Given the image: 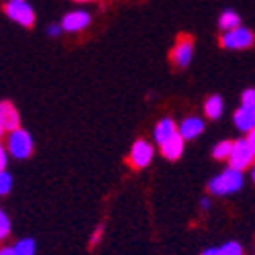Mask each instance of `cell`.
<instances>
[{"label": "cell", "mask_w": 255, "mask_h": 255, "mask_svg": "<svg viewBox=\"0 0 255 255\" xmlns=\"http://www.w3.org/2000/svg\"><path fill=\"white\" fill-rule=\"evenodd\" d=\"M12 186H14L12 174L8 169H2V172H0V196H8L12 192Z\"/></svg>", "instance_id": "18"}, {"label": "cell", "mask_w": 255, "mask_h": 255, "mask_svg": "<svg viewBox=\"0 0 255 255\" xmlns=\"http://www.w3.org/2000/svg\"><path fill=\"white\" fill-rule=\"evenodd\" d=\"M200 255H219V249H217V247H208V249H204Z\"/></svg>", "instance_id": "28"}, {"label": "cell", "mask_w": 255, "mask_h": 255, "mask_svg": "<svg viewBox=\"0 0 255 255\" xmlns=\"http://www.w3.org/2000/svg\"><path fill=\"white\" fill-rule=\"evenodd\" d=\"M210 206H212L210 198H202V200H200V208H204V210H210Z\"/></svg>", "instance_id": "27"}, {"label": "cell", "mask_w": 255, "mask_h": 255, "mask_svg": "<svg viewBox=\"0 0 255 255\" xmlns=\"http://www.w3.org/2000/svg\"><path fill=\"white\" fill-rule=\"evenodd\" d=\"M4 12L6 16L12 20V23L20 25L23 29H31L35 25V8L27 2V0H23V2H6L4 4Z\"/></svg>", "instance_id": "7"}, {"label": "cell", "mask_w": 255, "mask_h": 255, "mask_svg": "<svg viewBox=\"0 0 255 255\" xmlns=\"http://www.w3.org/2000/svg\"><path fill=\"white\" fill-rule=\"evenodd\" d=\"M14 247H16V251H18V255H37V243H35V239H31V237L18 239V241L14 243Z\"/></svg>", "instance_id": "17"}, {"label": "cell", "mask_w": 255, "mask_h": 255, "mask_svg": "<svg viewBox=\"0 0 255 255\" xmlns=\"http://www.w3.org/2000/svg\"><path fill=\"white\" fill-rule=\"evenodd\" d=\"M233 125H235V129L241 131V133H249L255 129V113L245 109V106H239V109L233 113Z\"/></svg>", "instance_id": "13"}, {"label": "cell", "mask_w": 255, "mask_h": 255, "mask_svg": "<svg viewBox=\"0 0 255 255\" xmlns=\"http://www.w3.org/2000/svg\"><path fill=\"white\" fill-rule=\"evenodd\" d=\"M219 249V255H243V245L239 241H227Z\"/></svg>", "instance_id": "20"}, {"label": "cell", "mask_w": 255, "mask_h": 255, "mask_svg": "<svg viewBox=\"0 0 255 255\" xmlns=\"http://www.w3.org/2000/svg\"><path fill=\"white\" fill-rule=\"evenodd\" d=\"M8 151H6V145H2L0 143V172H2V169H6V163H8Z\"/></svg>", "instance_id": "23"}, {"label": "cell", "mask_w": 255, "mask_h": 255, "mask_svg": "<svg viewBox=\"0 0 255 255\" xmlns=\"http://www.w3.org/2000/svg\"><path fill=\"white\" fill-rule=\"evenodd\" d=\"M169 59H172V63L176 68L186 70L194 59V39L190 35H186V33H182L176 41L172 53H169Z\"/></svg>", "instance_id": "4"}, {"label": "cell", "mask_w": 255, "mask_h": 255, "mask_svg": "<svg viewBox=\"0 0 255 255\" xmlns=\"http://www.w3.org/2000/svg\"><path fill=\"white\" fill-rule=\"evenodd\" d=\"M241 106L255 113V88H245L241 92Z\"/></svg>", "instance_id": "21"}, {"label": "cell", "mask_w": 255, "mask_h": 255, "mask_svg": "<svg viewBox=\"0 0 255 255\" xmlns=\"http://www.w3.org/2000/svg\"><path fill=\"white\" fill-rule=\"evenodd\" d=\"M176 133H178V123L174 119H169V117L159 119L157 125L153 127V139H155L157 145L165 143L169 137H174Z\"/></svg>", "instance_id": "12"}, {"label": "cell", "mask_w": 255, "mask_h": 255, "mask_svg": "<svg viewBox=\"0 0 255 255\" xmlns=\"http://www.w3.org/2000/svg\"><path fill=\"white\" fill-rule=\"evenodd\" d=\"M10 231H12V223H10V217L6 212L0 208V241H6L10 237Z\"/></svg>", "instance_id": "19"}, {"label": "cell", "mask_w": 255, "mask_h": 255, "mask_svg": "<svg viewBox=\"0 0 255 255\" xmlns=\"http://www.w3.org/2000/svg\"><path fill=\"white\" fill-rule=\"evenodd\" d=\"M206 129V121L198 115H190L186 119H182V123L178 125V133L184 137V141H194L198 139Z\"/></svg>", "instance_id": "9"}, {"label": "cell", "mask_w": 255, "mask_h": 255, "mask_svg": "<svg viewBox=\"0 0 255 255\" xmlns=\"http://www.w3.org/2000/svg\"><path fill=\"white\" fill-rule=\"evenodd\" d=\"M90 23H92V14L88 12V10H70V12H66L63 14V18H61V29H63V33H70V35H74V33H80V31H84V29H88L90 27Z\"/></svg>", "instance_id": "8"}, {"label": "cell", "mask_w": 255, "mask_h": 255, "mask_svg": "<svg viewBox=\"0 0 255 255\" xmlns=\"http://www.w3.org/2000/svg\"><path fill=\"white\" fill-rule=\"evenodd\" d=\"M6 2H23V0H6Z\"/></svg>", "instance_id": "32"}, {"label": "cell", "mask_w": 255, "mask_h": 255, "mask_svg": "<svg viewBox=\"0 0 255 255\" xmlns=\"http://www.w3.org/2000/svg\"><path fill=\"white\" fill-rule=\"evenodd\" d=\"M153 157H155L153 143H149L147 139H137L131 147V153H129V157H127V161H129V165L133 169H145L153 161Z\"/></svg>", "instance_id": "5"}, {"label": "cell", "mask_w": 255, "mask_h": 255, "mask_svg": "<svg viewBox=\"0 0 255 255\" xmlns=\"http://www.w3.org/2000/svg\"><path fill=\"white\" fill-rule=\"evenodd\" d=\"M219 43L223 49H229V51H243V49H249L253 47L255 43V33L243 25H239L237 29L233 31H227L221 35Z\"/></svg>", "instance_id": "3"}, {"label": "cell", "mask_w": 255, "mask_h": 255, "mask_svg": "<svg viewBox=\"0 0 255 255\" xmlns=\"http://www.w3.org/2000/svg\"><path fill=\"white\" fill-rule=\"evenodd\" d=\"M243 184H245L243 172L229 165L227 169H223L221 174H217L208 182V192L212 196H229V194L239 192V190L243 188Z\"/></svg>", "instance_id": "1"}, {"label": "cell", "mask_w": 255, "mask_h": 255, "mask_svg": "<svg viewBox=\"0 0 255 255\" xmlns=\"http://www.w3.org/2000/svg\"><path fill=\"white\" fill-rule=\"evenodd\" d=\"M61 33H63L61 25H49V27H47V35H49V37H59Z\"/></svg>", "instance_id": "24"}, {"label": "cell", "mask_w": 255, "mask_h": 255, "mask_svg": "<svg viewBox=\"0 0 255 255\" xmlns=\"http://www.w3.org/2000/svg\"><path fill=\"white\" fill-rule=\"evenodd\" d=\"M184 149H186V141L180 133H176L174 137H169L165 143L159 145V151L167 161H178L184 155Z\"/></svg>", "instance_id": "10"}, {"label": "cell", "mask_w": 255, "mask_h": 255, "mask_svg": "<svg viewBox=\"0 0 255 255\" xmlns=\"http://www.w3.org/2000/svg\"><path fill=\"white\" fill-rule=\"evenodd\" d=\"M239 25H241V16H239L235 10L227 8V10H223V12L219 14V29H221L223 33L233 31V29H237Z\"/></svg>", "instance_id": "15"}, {"label": "cell", "mask_w": 255, "mask_h": 255, "mask_svg": "<svg viewBox=\"0 0 255 255\" xmlns=\"http://www.w3.org/2000/svg\"><path fill=\"white\" fill-rule=\"evenodd\" d=\"M102 235H104V225H98V227L94 229V233L90 235V239H88V247H96V245L100 243Z\"/></svg>", "instance_id": "22"}, {"label": "cell", "mask_w": 255, "mask_h": 255, "mask_svg": "<svg viewBox=\"0 0 255 255\" xmlns=\"http://www.w3.org/2000/svg\"><path fill=\"white\" fill-rule=\"evenodd\" d=\"M0 255H18V251L14 245H2L0 247Z\"/></svg>", "instance_id": "25"}, {"label": "cell", "mask_w": 255, "mask_h": 255, "mask_svg": "<svg viewBox=\"0 0 255 255\" xmlns=\"http://www.w3.org/2000/svg\"><path fill=\"white\" fill-rule=\"evenodd\" d=\"M229 165L235 167V169H247L251 167V163H255V151L253 147L247 143V139H237L233 141V149H231V155H229Z\"/></svg>", "instance_id": "6"}, {"label": "cell", "mask_w": 255, "mask_h": 255, "mask_svg": "<svg viewBox=\"0 0 255 255\" xmlns=\"http://www.w3.org/2000/svg\"><path fill=\"white\" fill-rule=\"evenodd\" d=\"M74 2H78V4H86V2H96V0H74Z\"/></svg>", "instance_id": "30"}, {"label": "cell", "mask_w": 255, "mask_h": 255, "mask_svg": "<svg viewBox=\"0 0 255 255\" xmlns=\"http://www.w3.org/2000/svg\"><path fill=\"white\" fill-rule=\"evenodd\" d=\"M6 135V127H4V123L2 121H0V139H2Z\"/></svg>", "instance_id": "29"}, {"label": "cell", "mask_w": 255, "mask_h": 255, "mask_svg": "<svg viewBox=\"0 0 255 255\" xmlns=\"http://www.w3.org/2000/svg\"><path fill=\"white\" fill-rule=\"evenodd\" d=\"M231 149H233V141H229V139L219 141L215 147H212V157L217 161H227L231 155Z\"/></svg>", "instance_id": "16"}, {"label": "cell", "mask_w": 255, "mask_h": 255, "mask_svg": "<svg viewBox=\"0 0 255 255\" xmlns=\"http://www.w3.org/2000/svg\"><path fill=\"white\" fill-rule=\"evenodd\" d=\"M251 180L255 182V163H253V167H251Z\"/></svg>", "instance_id": "31"}, {"label": "cell", "mask_w": 255, "mask_h": 255, "mask_svg": "<svg viewBox=\"0 0 255 255\" xmlns=\"http://www.w3.org/2000/svg\"><path fill=\"white\" fill-rule=\"evenodd\" d=\"M0 121L4 123L6 133L16 131L18 127H20V115H18L16 106L10 100H2V102H0Z\"/></svg>", "instance_id": "11"}, {"label": "cell", "mask_w": 255, "mask_h": 255, "mask_svg": "<svg viewBox=\"0 0 255 255\" xmlns=\"http://www.w3.org/2000/svg\"><path fill=\"white\" fill-rule=\"evenodd\" d=\"M245 139H247V143L253 147V151H255V129H253V131H249V133L245 135Z\"/></svg>", "instance_id": "26"}, {"label": "cell", "mask_w": 255, "mask_h": 255, "mask_svg": "<svg viewBox=\"0 0 255 255\" xmlns=\"http://www.w3.org/2000/svg\"><path fill=\"white\" fill-rule=\"evenodd\" d=\"M6 151L12 159H18V161L29 159L35 151V141L31 133L25 131L23 127H18L16 131H10L6 137Z\"/></svg>", "instance_id": "2"}, {"label": "cell", "mask_w": 255, "mask_h": 255, "mask_svg": "<svg viewBox=\"0 0 255 255\" xmlns=\"http://www.w3.org/2000/svg\"><path fill=\"white\" fill-rule=\"evenodd\" d=\"M225 113V98L221 94H212L204 100V117L210 121L221 119Z\"/></svg>", "instance_id": "14"}]
</instances>
